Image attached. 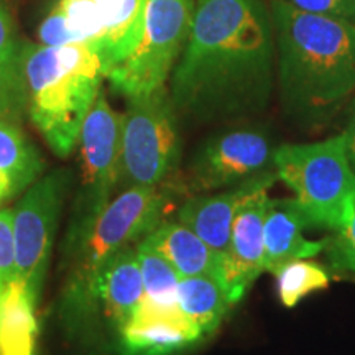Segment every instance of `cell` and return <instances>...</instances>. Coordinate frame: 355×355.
<instances>
[{
    "mask_svg": "<svg viewBox=\"0 0 355 355\" xmlns=\"http://www.w3.org/2000/svg\"><path fill=\"white\" fill-rule=\"evenodd\" d=\"M81 175L68 230V247L78 241L112 199L122 180V114L99 92L79 133Z\"/></svg>",
    "mask_w": 355,
    "mask_h": 355,
    "instance_id": "cell-7",
    "label": "cell"
},
{
    "mask_svg": "<svg viewBox=\"0 0 355 355\" xmlns=\"http://www.w3.org/2000/svg\"><path fill=\"white\" fill-rule=\"evenodd\" d=\"M96 2H97V3H104L105 0H96Z\"/></svg>",
    "mask_w": 355,
    "mask_h": 355,
    "instance_id": "cell-31",
    "label": "cell"
},
{
    "mask_svg": "<svg viewBox=\"0 0 355 355\" xmlns=\"http://www.w3.org/2000/svg\"><path fill=\"white\" fill-rule=\"evenodd\" d=\"M144 296V278L135 245L125 247L110 257L97 273L89 298V313L94 306H102V313L115 334L135 313Z\"/></svg>",
    "mask_w": 355,
    "mask_h": 355,
    "instance_id": "cell-14",
    "label": "cell"
},
{
    "mask_svg": "<svg viewBox=\"0 0 355 355\" xmlns=\"http://www.w3.org/2000/svg\"><path fill=\"white\" fill-rule=\"evenodd\" d=\"M135 252L144 278L145 298L158 304H176V290L181 277L170 261L141 241L135 245Z\"/></svg>",
    "mask_w": 355,
    "mask_h": 355,
    "instance_id": "cell-23",
    "label": "cell"
},
{
    "mask_svg": "<svg viewBox=\"0 0 355 355\" xmlns=\"http://www.w3.org/2000/svg\"><path fill=\"white\" fill-rule=\"evenodd\" d=\"M68 183L69 173L64 170L44 175L26 188L13 207L15 278L26 282L38 300Z\"/></svg>",
    "mask_w": 355,
    "mask_h": 355,
    "instance_id": "cell-9",
    "label": "cell"
},
{
    "mask_svg": "<svg viewBox=\"0 0 355 355\" xmlns=\"http://www.w3.org/2000/svg\"><path fill=\"white\" fill-rule=\"evenodd\" d=\"M275 171L293 191L308 227L337 232L355 212V171L345 133L313 144L279 145Z\"/></svg>",
    "mask_w": 355,
    "mask_h": 355,
    "instance_id": "cell-5",
    "label": "cell"
},
{
    "mask_svg": "<svg viewBox=\"0 0 355 355\" xmlns=\"http://www.w3.org/2000/svg\"><path fill=\"white\" fill-rule=\"evenodd\" d=\"M194 0H148L144 38L135 51L105 79L128 97L165 87L188 40Z\"/></svg>",
    "mask_w": 355,
    "mask_h": 355,
    "instance_id": "cell-8",
    "label": "cell"
},
{
    "mask_svg": "<svg viewBox=\"0 0 355 355\" xmlns=\"http://www.w3.org/2000/svg\"><path fill=\"white\" fill-rule=\"evenodd\" d=\"M275 64L266 0H198L168 89L178 117L211 122L261 114L277 86Z\"/></svg>",
    "mask_w": 355,
    "mask_h": 355,
    "instance_id": "cell-1",
    "label": "cell"
},
{
    "mask_svg": "<svg viewBox=\"0 0 355 355\" xmlns=\"http://www.w3.org/2000/svg\"><path fill=\"white\" fill-rule=\"evenodd\" d=\"M26 114L53 153L69 157L101 92L104 71L87 43L44 46L25 42Z\"/></svg>",
    "mask_w": 355,
    "mask_h": 355,
    "instance_id": "cell-3",
    "label": "cell"
},
{
    "mask_svg": "<svg viewBox=\"0 0 355 355\" xmlns=\"http://www.w3.org/2000/svg\"><path fill=\"white\" fill-rule=\"evenodd\" d=\"M277 86L286 119L301 128L331 123L355 94V24L268 0Z\"/></svg>",
    "mask_w": 355,
    "mask_h": 355,
    "instance_id": "cell-2",
    "label": "cell"
},
{
    "mask_svg": "<svg viewBox=\"0 0 355 355\" xmlns=\"http://www.w3.org/2000/svg\"><path fill=\"white\" fill-rule=\"evenodd\" d=\"M275 152L277 146L260 128L222 132L199 148L191 162L186 186L191 193H212L273 173Z\"/></svg>",
    "mask_w": 355,
    "mask_h": 355,
    "instance_id": "cell-10",
    "label": "cell"
},
{
    "mask_svg": "<svg viewBox=\"0 0 355 355\" xmlns=\"http://www.w3.org/2000/svg\"><path fill=\"white\" fill-rule=\"evenodd\" d=\"M74 43H89L102 32V8L96 0H60Z\"/></svg>",
    "mask_w": 355,
    "mask_h": 355,
    "instance_id": "cell-24",
    "label": "cell"
},
{
    "mask_svg": "<svg viewBox=\"0 0 355 355\" xmlns=\"http://www.w3.org/2000/svg\"><path fill=\"white\" fill-rule=\"evenodd\" d=\"M141 242L170 261L181 278L211 275L220 279L222 254L180 220L165 219Z\"/></svg>",
    "mask_w": 355,
    "mask_h": 355,
    "instance_id": "cell-17",
    "label": "cell"
},
{
    "mask_svg": "<svg viewBox=\"0 0 355 355\" xmlns=\"http://www.w3.org/2000/svg\"><path fill=\"white\" fill-rule=\"evenodd\" d=\"M170 201L166 184L125 188L110 199L96 220L68 247L74 265L66 288L64 306L74 324L89 314V298L102 266L110 257L145 239L162 224L170 211Z\"/></svg>",
    "mask_w": 355,
    "mask_h": 355,
    "instance_id": "cell-4",
    "label": "cell"
},
{
    "mask_svg": "<svg viewBox=\"0 0 355 355\" xmlns=\"http://www.w3.org/2000/svg\"><path fill=\"white\" fill-rule=\"evenodd\" d=\"M43 168L42 155L20 123L0 119V171L10 180L13 194L32 186Z\"/></svg>",
    "mask_w": 355,
    "mask_h": 355,
    "instance_id": "cell-21",
    "label": "cell"
},
{
    "mask_svg": "<svg viewBox=\"0 0 355 355\" xmlns=\"http://www.w3.org/2000/svg\"><path fill=\"white\" fill-rule=\"evenodd\" d=\"M277 171L252 178L217 193H202L186 199L176 219L198 234L207 245L224 254L237 212L252 196L277 183Z\"/></svg>",
    "mask_w": 355,
    "mask_h": 355,
    "instance_id": "cell-13",
    "label": "cell"
},
{
    "mask_svg": "<svg viewBox=\"0 0 355 355\" xmlns=\"http://www.w3.org/2000/svg\"><path fill=\"white\" fill-rule=\"evenodd\" d=\"M114 336L119 355H183L207 339L178 304H158L145 296Z\"/></svg>",
    "mask_w": 355,
    "mask_h": 355,
    "instance_id": "cell-11",
    "label": "cell"
},
{
    "mask_svg": "<svg viewBox=\"0 0 355 355\" xmlns=\"http://www.w3.org/2000/svg\"><path fill=\"white\" fill-rule=\"evenodd\" d=\"M176 304L206 337L219 329L234 306L220 279L211 275L181 278L176 290Z\"/></svg>",
    "mask_w": 355,
    "mask_h": 355,
    "instance_id": "cell-20",
    "label": "cell"
},
{
    "mask_svg": "<svg viewBox=\"0 0 355 355\" xmlns=\"http://www.w3.org/2000/svg\"><path fill=\"white\" fill-rule=\"evenodd\" d=\"M101 8L102 32L87 44L99 56L105 78L139 48L145 33L148 0H105Z\"/></svg>",
    "mask_w": 355,
    "mask_h": 355,
    "instance_id": "cell-15",
    "label": "cell"
},
{
    "mask_svg": "<svg viewBox=\"0 0 355 355\" xmlns=\"http://www.w3.org/2000/svg\"><path fill=\"white\" fill-rule=\"evenodd\" d=\"M304 229H308V224L293 198L272 199L263 225L265 272L275 273L290 261L322 254L326 241H308L303 235Z\"/></svg>",
    "mask_w": 355,
    "mask_h": 355,
    "instance_id": "cell-16",
    "label": "cell"
},
{
    "mask_svg": "<svg viewBox=\"0 0 355 355\" xmlns=\"http://www.w3.org/2000/svg\"><path fill=\"white\" fill-rule=\"evenodd\" d=\"M327 259L337 272L355 275V212L344 229L326 239Z\"/></svg>",
    "mask_w": 355,
    "mask_h": 355,
    "instance_id": "cell-25",
    "label": "cell"
},
{
    "mask_svg": "<svg viewBox=\"0 0 355 355\" xmlns=\"http://www.w3.org/2000/svg\"><path fill=\"white\" fill-rule=\"evenodd\" d=\"M277 278L278 298L285 308L291 309L309 296L311 293H316L329 288L331 278L326 268L321 265L304 260H295L283 265L273 273Z\"/></svg>",
    "mask_w": 355,
    "mask_h": 355,
    "instance_id": "cell-22",
    "label": "cell"
},
{
    "mask_svg": "<svg viewBox=\"0 0 355 355\" xmlns=\"http://www.w3.org/2000/svg\"><path fill=\"white\" fill-rule=\"evenodd\" d=\"M345 139H347V153H349V159L352 163V168L355 171V107L352 112V117H350L349 127L345 128Z\"/></svg>",
    "mask_w": 355,
    "mask_h": 355,
    "instance_id": "cell-29",
    "label": "cell"
},
{
    "mask_svg": "<svg viewBox=\"0 0 355 355\" xmlns=\"http://www.w3.org/2000/svg\"><path fill=\"white\" fill-rule=\"evenodd\" d=\"M24 48L7 0H0V119L17 123L26 114Z\"/></svg>",
    "mask_w": 355,
    "mask_h": 355,
    "instance_id": "cell-19",
    "label": "cell"
},
{
    "mask_svg": "<svg viewBox=\"0 0 355 355\" xmlns=\"http://www.w3.org/2000/svg\"><path fill=\"white\" fill-rule=\"evenodd\" d=\"M15 277L13 209H0V285Z\"/></svg>",
    "mask_w": 355,
    "mask_h": 355,
    "instance_id": "cell-26",
    "label": "cell"
},
{
    "mask_svg": "<svg viewBox=\"0 0 355 355\" xmlns=\"http://www.w3.org/2000/svg\"><path fill=\"white\" fill-rule=\"evenodd\" d=\"M38 296L13 277L0 285V355H38Z\"/></svg>",
    "mask_w": 355,
    "mask_h": 355,
    "instance_id": "cell-18",
    "label": "cell"
},
{
    "mask_svg": "<svg viewBox=\"0 0 355 355\" xmlns=\"http://www.w3.org/2000/svg\"><path fill=\"white\" fill-rule=\"evenodd\" d=\"M298 10L355 24V0H285Z\"/></svg>",
    "mask_w": 355,
    "mask_h": 355,
    "instance_id": "cell-27",
    "label": "cell"
},
{
    "mask_svg": "<svg viewBox=\"0 0 355 355\" xmlns=\"http://www.w3.org/2000/svg\"><path fill=\"white\" fill-rule=\"evenodd\" d=\"M12 196H15V194H13L10 180H8V178L3 175L2 171H0V202H2L3 199L12 198Z\"/></svg>",
    "mask_w": 355,
    "mask_h": 355,
    "instance_id": "cell-30",
    "label": "cell"
},
{
    "mask_svg": "<svg viewBox=\"0 0 355 355\" xmlns=\"http://www.w3.org/2000/svg\"><path fill=\"white\" fill-rule=\"evenodd\" d=\"M270 189L259 191L241 207L230 230L229 245L222 254L220 283L234 304L247 295L265 272L263 225L272 204Z\"/></svg>",
    "mask_w": 355,
    "mask_h": 355,
    "instance_id": "cell-12",
    "label": "cell"
},
{
    "mask_svg": "<svg viewBox=\"0 0 355 355\" xmlns=\"http://www.w3.org/2000/svg\"><path fill=\"white\" fill-rule=\"evenodd\" d=\"M40 44L44 46H63V44H73L74 40L71 37L68 25H66L64 15L60 7H55L50 15L44 19L40 26Z\"/></svg>",
    "mask_w": 355,
    "mask_h": 355,
    "instance_id": "cell-28",
    "label": "cell"
},
{
    "mask_svg": "<svg viewBox=\"0 0 355 355\" xmlns=\"http://www.w3.org/2000/svg\"><path fill=\"white\" fill-rule=\"evenodd\" d=\"M178 114L168 87L128 97L122 114V180L125 188L165 186L180 165Z\"/></svg>",
    "mask_w": 355,
    "mask_h": 355,
    "instance_id": "cell-6",
    "label": "cell"
}]
</instances>
